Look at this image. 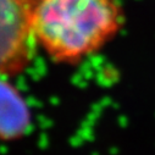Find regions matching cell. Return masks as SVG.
Here are the masks:
<instances>
[{
  "instance_id": "cell-1",
  "label": "cell",
  "mask_w": 155,
  "mask_h": 155,
  "mask_svg": "<svg viewBox=\"0 0 155 155\" xmlns=\"http://www.w3.org/2000/svg\"><path fill=\"white\" fill-rule=\"evenodd\" d=\"M125 23L121 0H35L38 49L59 65H78L112 42Z\"/></svg>"
},
{
  "instance_id": "cell-2",
  "label": "cell",
  "mask_w": 155,
  "mask_h": 155,
  "mask_svg": "<svg viewBox=\"0 0 155 155\" xmlns=\"http://www.w3.org/2000/svg\"><path fill=\"white\" fill-rule=\"evenodd\" d=\"M35 0H0V78H12L32 64Z\"/></svg>"
},
{
  "instance_id": "cell-3",
  "label": "cell",
  "mask_w": 155,
  "mask_h": 155,
  "mask_svg": "<svg viewBox=\"0 0 155 155\" xmlns=\"http://www.w3.org/2000/svg\"><path fill=\"white\" fill-rule=\"evenodd\" d=\"M31 125L28 105L9 78H0V139L16 140Z\"/></svg>"
}]
</instances>
